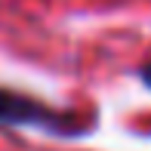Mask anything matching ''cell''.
<instances>
[{
	"mask_svg": "<svg viewBox=\"0 0 151 151\" xmlns=\"http://www.w3.org/2000/svg\"><path fill=\"white\" fill-rule=\"evenodd\" d=\"M0 129H34V133L52 136V139H86L99 129L96 111H77V108H59L25 90L0 83Z\"/></svg>",
	"mask_w": 151,
	"mask_h": 151,
	"instance_id": "cell-1",
	"label": "cell"
},
{
	"mask_svg": "<svg viewBox=\"0 0 151 151\" xmlns=\"http://www.w3.org/2000/svg\"><path fill=\"white\" fill-rule=\"evenodd\" d=\"M136 77H139V83L145 86V90H151V59L142 62V65L136 68Z\"/></svg>",
	"mask_w": 151,
	"mask_h": 151,
	"instance_id": "cell-2",
	"label": "cell"
}]
</instances>
